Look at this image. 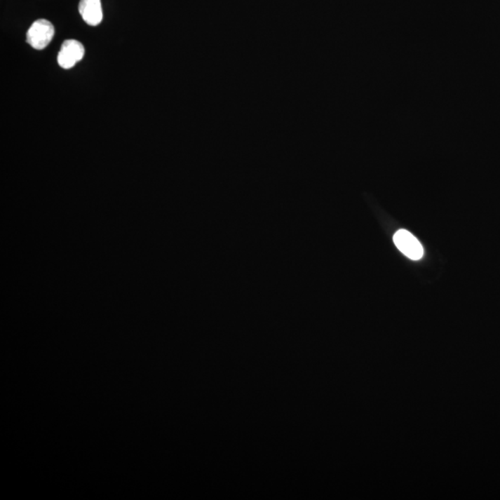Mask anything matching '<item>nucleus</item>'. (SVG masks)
Returning <instances> with one entry per match:
<instances>
[{
  "mask_svg": "<svg viewBox=\"0 0 500 500\" xmlns=\"http://www.w3.org/2000/svg\"><path fill=\"white\" fill-rule=\"evenodd\" d=\"M55 29L53 25L48 20L39 19L34 22L29 28L26 41L32 48L41 50L48 47L53 39Z\"/></svg>",
  "mask_w": 500,
  "mask_h": 500,
  "instance_id": "obj_1",
  "label": "nucleus"
},
{
  "mask_svg": "<svg viewBox=\"0 0 500 500\" xmlns=\"http://www.w3.org/2000/svg\"><path fill=\"white\" fill-rule=\"evenodd\" d=\"M394 243L398 250L410 259L419 261L423 258L424 248L419 240L409 231L398 230L394 236Z\"/></svg>",
  "mask_w": 500,
  "mask_h": 500,
  "instance_id": "obj_2",
  "label": "nucleus"
},
{
  "mask_svg": "<svg viewBox=\"0 0 500 500\" xmlns=\"http://www.w3.org/2000/svg\"><path fill=\"white\" fill-rule=\"evenodd\" d=\"M85 56V48L77 40L69 39L62 43L58 55V63L63 69H71Z\"/></svg>",
  "mask_w": 500,
  "mask_h": 500,
  "instance_id": "obj_3",
  "label": "nucleus"
},
{
  "mask_svg": "<svg viewBox=\"0 0 500 500\" xmlns=\"http://www.w3.org/2000/svg\"><path fill=\"white\" fill-rule=\"evenodd\" d=\"M79 13L83 21L91 26H97L102 22L103 13L100 0H81Z\"/></svg>",
  "mask_w": 500,
  "mask_h": 500,
  "instance_id": "obj_4",
  "label": "nucleus"
}]
</instances>
